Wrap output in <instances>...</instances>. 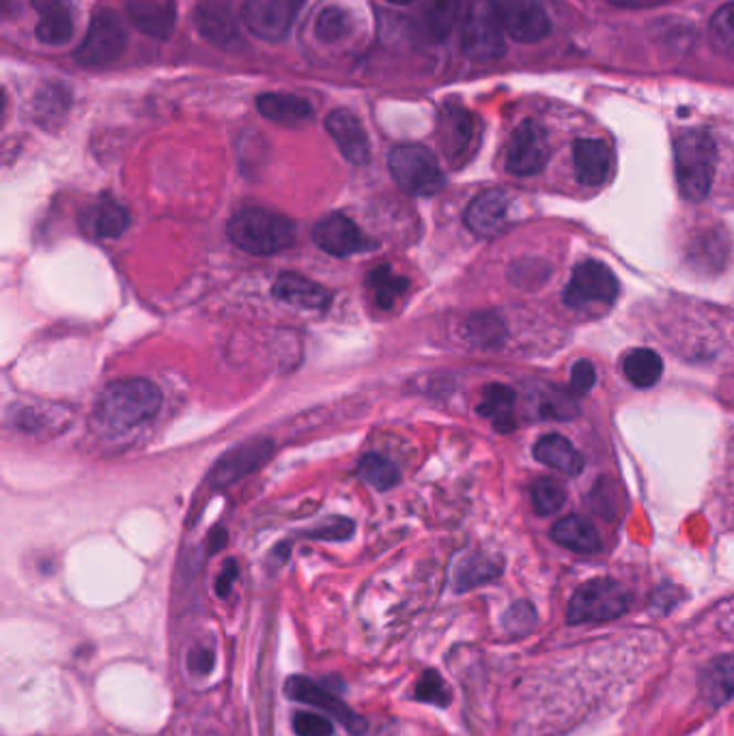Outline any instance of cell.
<instances>
[{
	"label": "cell",
	"instance_id": "obj_1",
	"mask_svg": "<svg viewBox=\"0 0 734 736\" xmlns=\"http://www.w3.org/2000/svg\"><path fill=\"white\" fill-rule=\"evenodd\" d=\"M162 405L160 388L141 377L119 380L103 388L98 398L99 420L117 431H125L151 420Z\"/></svg>",
	"mask_w": 734,
	"mask_h": 736
},
{
	"label": "cell",
	"instance_id": "obj_2",
	"mask_svg": "<svg viewBox=\"0 0 734 736\" xmlns=\"http://www.w3.org/2000/svg\"><path fill=\"white\" fill-rule=\"evenodd\" d=\"M231 242L248 254L270 256L295 242L294 220L263 207H244L227 224Z\"/></svg>",
	"mask_w": 734,
	"mask_h": 736
},
{
	"label": "cell",
	"instance_id": "obj_3",
	"mask_svg": "<svg viewBox=\"0 0 734 736\" xmlns=\"http://www.w3.org/2000/svg\"><path fill=\"white\" fill-rule=\"evenodd\" d=\"M717 147L706 130L691 128L675 139V166L679 190L687 200L698 202L709 197L715 179Z\"/></svg>",
	"mask_w": 734,
	"mask_h": 736
},
{
	"label": "cell",
	"instance_id": "obj_4",
	"mask_svg": "<svg viewBox=\"0 0 734 736\" xmlns=\"http://www.w3.org/2000/svg\"><path fill=\"white\" fill-rule=\"evenodd\" d=\"M388 168L394 184L409 197H434L446 184L438 157L423 145L392 149Z\"/></svg>",
	"mask_w": 734,
	"mask_h": 736
},
{
	"label": "cell",
	"instance_id": "obj_5",
	"mask_svg": "<svg viewBox=\"0 0 734 736\" xmlns=\"http://www.w3.org/2000/svg\"><path fill=\"white\" fill-rule=\"evenodd\" d=\"M629 603L632 594L621 582L610 578L590 580L571 596L567 609V623L590 625V623L616 620L629 609Z\"/></svg>",
	"mask_w": 734,
	"mask_h": 736
},
{
	"label": "cell",
	"instance_id": "obj_6",
	"mask_svg": "<svg viewBox=\"0 0 734 736\" xmlns=\"http://www.w3.org/2000/svg\"><path fill=\"white\" fill-rule=\"evenodd\" d=\"M125 46L128 31L121 15L110 7H98L74 56L83 67H108L123 54Z\"/></svg>",
	"mask_w": 734,
	"mask_h": 736
},
{
	"label": "cell",
	"instance_id": "obj_7",
	"mask_svg": "<svg viewBox=\"0 0 734 736\" xmlns=\"http://www.w3.org/2000/svg\"><path fill=\"white\" fill-rule=\"evenodd\" d=\"M481 121L459 103H446L438 119L441 153L452 168L465 166L481 145Z\"/></svg>",
	"mask_w": 734,
	"mask_h": 736
},
{
	"label": "cell",
	"instance_id": "obj_8",
	"mask_svg": "<svg viewBox=\"0 0 734 736\" xmlns=\"http://www.w3.org/2000/svg\"><path fill=\"white\" fill-rule=\"evenodd\" d=\"M504 29L500 26L490 0L474 2L468 20L461 26V50L474 63H493L506 54Z\"/></svg>",
	"mask_w": 734,
	"mask_h": 736
},
{
	"label": "cell",
	"instance_id": "obj_9",
	"mask_svg": "<svg viewBox=\"0 0 734 736\" xmlns=\"http://www.w3.org/2000/svg\"><path fill=\"white\" fill-rule=\"evenodd\" d=\"M504 33L517 44H539L551 31L543 0H490Z\"/></svg>",
	"mask_w": 734,
	"mask_h": 736
},
{
	"label": "cell",
	"instance_id": "obj_10",
	"mask_svg": "<svg viewBox=\"0 0 734 736\" xmlns=\"http://www.w3.org/2000/svg\"><path fill=\"white\" fill-rule=\"evenodd\" d=\"M302 2L304 0H244L242 22L263 42H283L294 29Z\"/></svg>",
	"mask_w": 734,
	"mask_h": 736
},
{
	"label": "cell",
	"instance_id": "obj_11",
	"mask_svg": "<svg viewBox=\"0 0 734 736\" xmlns=\"http://www.w3.org/2000/svg\"><path fill=\"white\" fill-rule=\"evenodd\" d=\"M549 153L545 128L533 119H526L511 134L504 166L515 177H535L549 162Z\"/></svg>",
	"mask_w": 734,
	"mask_h": 736
},
{
	"label": "cell",
	"instance_id": "obj_12",
	"mask_svg": "<svg viewBox=\"0 0 734 736\" xmlns=\"http://www.w3.org/2000/svg\"><path fill=\"white\" fill-rule=\"evenodd\" d=\"M616 297H618V281L614 272L599 261H584L582 265H578L565 289V304L569 308L612 304Z\"/></svg>",
	"mask_w": 734,
	"mask_h": 736
},
{
	"label": "cell",
	"instance_id": "obj_13",
	"mask_svg": "<svg viewBox=\"0 0 734 736\" xmlns=\"http://www.w3.org/2000/svg\"><path fill=\"white\" fill-rule=\"evenodd\" d=\"M285 693L295 702L317 706L319 711L328 713L335 722L343 724L351 735H364L366 733V719L358 715L353 708H349L341 697H337L332 691L317 685L315 681L306 677H292L285 683Z\"/></svg>",
	"mask_w": 734,
	"mask_h": 736
},
{
	"label": "cell",
	"instance_id": "obj_14",
	"mask_svg": "<svg viewBox=\"0 0 734 736\" xmlns=\"http://www.w3.org/2000/svg\"><path fill=\"white\" fill-rule=\"evenodd\" d=\"M195 24L200 37L216 48L233 50L242 44L238 15L229 0H198Z\"/></svg>",
	"mask_w": 734,
	"mask_h": 736
},
{
	"label": "cell",
	"instance_id": "obj_15",
	"mask_svg": "<svg viewBox=\"0 0 734 736\" xmlns=\"http://www.w3.org/2000/svg\"><path fill=\"white\" fill-rule=\"evenodd\" d=\"M313 240L332 256H351L375 248V242L369 240L344 213H330L319 220L313 231Z\"/></svg>",
	"mask_w": 734,
	"mask_h": 736
},
{
	"label": "cell",
	"instance_id": "obj_16",
	"mask_svg": "<svg viewBox=\"0 0 734 736\" xmlns=\"http://www.w3.org/2000/svg\"><path fill=\"white\" fill-rule=\"evenodd\" d=\"M326 130L337 143L339 151L343 153L344 160L353 166H364L371 160V143L369 136L360 123V119L347 110L337 108L326 117Z\"/></svg>",
	"mask_w": 734,
	"mask_h": 736
},
{
	"label": "cell",
	"instance_id": "obj_17",
	"mask_svg": "<svg viewBox=\"0 0 734 736\" xmlns=\"http://www.w3.org/2000/svg\"><path fill=\"white\" fill-rule=\"evenodd\" d=\"M272 448L274 446L267 440H252V442L227 452L211 470V476H209L211 485L227 487V485L240 481L242 476H248L250 472H254L256 468H261L270 459Z\"/></svg>",
	"mask_w": 734,
	"mask_h": 736
},
{
	"label": "cell",
	"instance_id": "obj_18",
	"mask_svg": "<svg viewBox=\"0 0 734 736\" xmlns=\"http://www.w3.org/2000/svg\"><path fill=\"white\" fill-rule=\"evenodd\" d=\"M130 22L151 40H168L177 24L175 0H125Z\"/></svg>",
	"mask_w": 734,
	"mask_h": 736
},
{
	"label": "cell",
	"instance_id": "obj_19",
	"mask_svg": "<svg viewBox=\"0 0 734 736\" xmlns=\"http://www.w3.org/2000/svg\"><path fill=\"white\" fill-rule=\"evenodd\" d=\"M511 198L504 190H487L474 198L465 211L468 229L479 238L497 235L508 220Z\"/></svg>",
	"mask_w": 734,
	"mask_h": 736
},
{
	"label": "cell",
	"instance_id": "obj_20",
	"mask_svg": "<svg viewBox=\"0 0 734 736\" xmlns=\"http://www.w3.org/2000/svg\"><path fill=\"white\" fill-rule=\"evenodd\" d=\"M576 177L587 188H599L612 173V149L605 141L580 139L573 145Z\"/></svg>",
	"mask_w": 734,
	"mask_h": 736
},
{
	"label": "cell",
	"instance_id": "obj_21",
	"mask_svg": "<svg viewBox=\"0 0 734 736\" xmlns=\"http://www.w3.org/2000/svg\"><path fill=\"white\" fill-rule=\"evenodd\" d=\"M272 292H274L276 299H281L285 304H292V306L304 308V310H317V312L328 310V306L332 301V294L326 287H321L319 283L308 281L299 274H294V272L281 274L276 278Z\"/></svg>",
	"mask_w": 734,
	"mask_h": 736
},
{
	"label": "cell",
	"instance_id": "obj_22",
	"mask_svg": "<svg viewBox=\"0 0 734 736\" xmlns=\"http://www.w3.org/2000/svg\"><path fill=\"white\" fill-rule=\"evenodd\" d=\"M40 13L35 29L44 46H65L74 35V13L67 0H31Z\"/></svg>",
	"mask_w": 734,
	"mask_h": 736
},
{
	"label": "cell",
	"instance_id": "obj_23",
	"mask_svg": "<svg viewBox=\"0 0 734 736\" xmlns=\"http://www.w3.org/2000/svg\"><path fill=\"white\" fill-rule=\"evenodd\" d=\"M474 0H427L423 11V24L434 42H443L457 29L463 26Z\"/></svg>",
	"mask_w": 734,
	"mask_h": 736
},
{
	"label": "cell",
	"instance_id": "obj_24",
	"mask_svg": "<svg viewBox=\"0 0 734 736\" xmlns=\"http://www.w3.org/2000/svg\"><path fill=\"white\" fill-rule=\"evenodd\" d=\"M700 695L706 704L720 708L734 697V655H724L706 663L698 679Z\"/></svg>",
	"mask_w": 734,
	"mask_h": 736
},
{
	"label": "cell",
	"instance_id": "obj_25",
	"mask_svg": "<svg viewBox=\"0 0 734 736\" xmlns=\"http://www.w3.org/2000/svg\"><path fill=\"white\" fill-rule=\"evenodd\" d=\"M256 110L272 123L278 125H304L313 119L315 110L308 99L294 94H263L256 98Z\"/></svg>",
	"mask_w": 734,
	"mask_h": 736
},
{
	"label": "cell",
	"instance_id": "obj_26",
	"mask_svg": "<svg viewBox=\"0 0 734 736\" xmlns=\"http://www.w3.org/2000/svg\"><path fill=\"white\" fill-rule=\"evenodd\" d=\"M551 539L582 556H592L601 551V537L596 528L587 517L580 515H569L556 521L551 528Z\"/></svg>",
	"mask_w": 734,
	"mask_h": 736
},
{
	"label": "cell",
	"instance_id": "obj_27",
	"mask_svg": "<svg viewBox=\"0 0 734 736\" xmlns=\"http://www.w3.org/2000/svg\"><path fill=\"white\" fill-rule=\"evenodd\" d=\"M535 457L543 465L554 468L567 476H578L584 470V457L567 438L556 433L540 438L535 446Z\"/></svg>",
	"mask_w": 734,
	"mask_h": 736
},
{
	"label": "cell",
	"instance_id": "obj_28",
	"mask_svg": "<svg viewBox=\"0 0 734 736\" xmlns=\"http://www.w3.org/2000/svg\"><path fill=\"white\" fill-rule=\"evenodd\" d=\"M479 414L490 418L493 429L500 433H511L517 429L515 418V393L504 384H490L483 391Z\"/></svg>",
	"mask_w": 734,
	"mask_h": 736
},
{
	"label": "cell",
	"instance_id": "obj_29",
	"mask_svg": "<svg viewBox=\"0 0 734 736\" xmlns=\"http://www.w3.org/2000/svg\"><path fill=\"white\" fill-rule=\"evenodd\" d=\"M89 220H91L94 233L98 238H103V240L119 238L130 227L128 209L110 197H103L99 200L98 205L89 211Z\"/></svg>",
	"mask_w": 734,
	"mask_h": 736
},
{
	"label": "cell",
	"instance_id": "obj_30",
	"mask_svg": "<svg viewBox=\"0 0 734 736\" xmlns=\"http://www.w3.org/2000/svg\"><path fill=\"white\" fill-rule=\"evenodd\" d=\"M625 377L636 388H653L664 375V362L653 349H634L625 358Z\"/></svg>",
	"mask_w": 734,
	"mask_h": 736
},
{
	"label": "cell",
	"instance_id": "obj_31",
	"mask_svg": "<svg viewBox=\"0 0 734 736\" xmlns=\"http://www.w3.org/2000/svg\"><path fill=\"white\" fill-rule=\"evenodd\" d=\"M689 256L695 263V267H706L715 272L728 259V238L722 231L709 229V233L695 235L693 244L689 248Z\"/></svg>",
	"mask_w": 734,
	"mask_h": 736
},
{
	"label": "cell",
	"instance_id": "obj_32",
	"mask_svg": "<svg viewBox=\"0 0 734 736\" xmlns=\"http://www.w3.org/2000/svg\"><path fill=\"white\" fill-rule=\"evenodd\" d=\"M500 573H502V567L487 556H468L465 560H461V564L454 571V590L465 592V590L483 586L491 580H495Z\"/></svg>",
	"mask_w": 734,
	"mask_h": 736
},
{
	"label": "cell",
	"instance_id": "obj_33",
	"mask_svg": "<svg viewBox=\"0 0 734 736\" xmlns=\"http://www.w3.org/2000/svg\"><path fill=\"white\" fill-rule=\"evenodd\" d=\"M407 287H409V281L403 276H396L388 265H380L377 270L369 274V289L373 294L375 304L384 310H391L394 301L407 292Z\"/></svg>",
	"mask_w": 734,
	"mask_h": 736
},
{
	"label": "cell",
	"instance_id": "obj_34",
	"mask_svg": "<svg viewBox=\"0 0 734 736\" xmlns=\"http://www.w3.org/2000/svg\"><path fill=\"white\" fill-rule=\"evenodd\" d=\"M360 479L375 491H388L398 485L401 474L391 459L382 454H366L358 465Z\"/></svg>",
	"mask_w": 734,
	"mask_h": 736
},
{
	"label": "cell",
	"instance_id": "obj_35",
	"mask_svg": "<svg viewBox=\"0 0 734 736\" xmlns=\"http://www.w3.org/2000/svg\"><path fill=\"white\" fill-rule=\"evenodd\" d=\"M709 42L720 56L734 61V2L720 7L709 22Z\"/></svg>",
	"mask_w": 734,
	"mask_h": 736
},
{
	"label": "cell",
	"instance_id": "obj_36",
	"mask_svg": "<svg viewBox=\"0 0 734 736\" xmlns=\"http://www.w3.org/2000/svg\"><path fill=\"white\" fill-rule=\"evenodd\" d=\"M315 37L324 44H339L344 40V35L351 31V15L344 11L343 7L330 4L319 11L315 18Z\"/></svg>",
	"mask_w": 734,
	"mask_h": 736
},
{
	"label": "cell",
	"instance_id": "obj_37",
	"mask_svg": "<svg viewBox=\"0 0 734 736\" xmlns=\"http://www.w3.org/2000/svg\"><path fill=\"white\" fill-rule=\"evenodd\" d=\"M530 499L539 515H551L562 508L567 495L562 485L556 483L554 479H539L530 485Z\"/></svg>",
	"mask_w": 734,
	"mask_h": 736
},
{
	"label": "cell",
	"instance_id": "obj_38",
	"mask_svg": "<svg viewBox=\"0 0 734 736\" xmlns=\"http://www.w3.org/2000/svg\"><path fill=\"white\" fill-rule=\"evenodd\" d=\"M537 625V609L528 601H517L504 614V629L511 636H526Z\"/></svg>",
	"mask_w": 734,
	"mask_h": 736
},
{
	"label": "cell",
	"instance_id": "obj_39",
	"mask_svg": "<svg viewBox=\"0 0 734 736\" xmlns=\"http://www.w3.org/2000/svg\"><path fill=\"white\" fill-rule=\"evenodd\" d=\"M416 700L429 702L436 706H448L450 704V689L443 683L440 674L436 670H427L414 689Z\"/></svg>",
	"mask_w": 734,
	"mask_h": 736
},
{
	"label": "cell",
	"instance_id": "obj_40",
	"mask_svg": "<svg viewBox=\"0 0 734 736\" xmlns=\"http://www.w3.org/2000/svg\"><path fill=\"white\" fill-rule=\"evenodd\" d=\"M35 106L42 117H63L65 110L69 108V94L63 87L52 85L37 96Z\"/></svg>",
	"mask_w": 734,
	"mask_h": 736
},
{
	"label": "cell",
	"instance_id": "obj_41",
	"mask_svg": "<svg viewBox=\"0 0 734 736\" xmlns=\"http://www.w3.org/2000/svg\"><path fill=\"white\" fill-rule=\"evenodd\" d=\"M294 733L297 736H332L335 726L328 717L299 711L294 715Z\"/></svg>",
	"mask_w": 734,
	"mask_h": 736
},
{
	"label": "cell",
	"instance_id": "obj_42",
	"mask_svg": "<svg viewBox=\"0 0 734 736\" xmlns=\"http://www.w3.org/2000/svg\"><path fill=\"white\" fill-rule=\"evenodd\" d=\"M540 414L545 418L569 420V418H573L578 414V407H576V403H573V398L569 394L554 393L540 403Z\"/></svg>",
	"mask_w": 734,
	"mask_h": 736
},
{
	"label": "cell",
	"instance_id": "obj_43",
	"mask_svg": "<svg viewBox=\"0 0 734 736\" xmlns=\"http://www.w3.org/2000/svg\"><path fill=\"white\" fill-rule=\"evenodd\" d=\"M470 337L479 344H495L500 339V321L490 315H476L470 321Z\"/></svg>",
	"mask_w": 734,
	"mask_h": 736
},
{
	"label": "cell",
	"instance_id": "obj_44",
	"mask_svg": "<svg viewBox=\"0 0 734 736\" xmlns=\"http://www.w3.org/2000/svg\"><path fill=\"white\" fill-rule=\"evenodd\" d=\"M355 526L351 519L344 517H332L330 521H324L317 530L310 532L313 539L319 540H344L353 535Z\"/></svg>",
	"mask_w": 734,
	"mask_h": 736
},
{
	"label": "cell",
	"instance_id": "obj_45",
	"mask_svg": "<svg viewBox=\"0 0 734 736\" xmlns=\"http://www.w3.org/2000/svg\"><path fill=\"white\" fill-rule=\"evenodd\" d=\"M596 384V369L590 360H578L571 369V386L580 394H588Z\"/></svg>",
	"mask_w": 734,
	"mask_h": 736
},
{
	"label": "cell",
	"instance_id": "obj_46",
	"mask_svg": "<svg viewBox=\"0 0 734 736\" xmlns=\"http://www.w3.org/2000/svg\"><path fill=\"white\" fill-rule=\"evenodd\" d=\"M240 575V569H238V562L235 560H227L224 562V569L216 582V592L218 596H229V592L233 589V582L238 580Z\"/></svg>",
	"mask_w": 734,
	"mask_h": 736
},
{
	"label": "cell",
	"instance_id": "obj_47",
	"mask_svg": "<svg viewBox=\"0 0 734 736\" xmlns=\"http://www.w3.org/2000/svg\"><path fill=\"white\" fill-rule=\"evenodd\" d=\"M190 668L195 670L196 674H209L213 668V652L207 648H200L193 652L190 657Z\"/></svg>",
	"mask_w": 734,
	"mask_h": 736
},
{
	"label": "cell",
	"instance_id": "obj_48",
	"mask_svg": "<svg viewBox=\"0 0 734 736\" xmlns=\"http://www.w3.org/2000/svg\"><path fill=\"white\" fill-rule=\"evenodd\" d=\"M612 7H618V9H655V7H661L670 0H607Z\"/></svg>",
	"mask_w": 734,
	"mask_h": 736
},
{
	"label": "cell",
	"instance_id": "obj_49",
	"mask_svg": "<svg viewBox=\"0 0 734 736\" xmlns=\"http://www.w3.org/2000/svg\"><path fill=\"white\" fill-rule=\"evenodd\" d=\"M224 545H227V530L218 526V528H213L211 535H209V549H211V553H216V551H220Z\"/></svg>",
	"mask_w": 734,
	"mask_h": 736
},
{
	"label": "cell",
	"instance_id": "obj_50",
	"mask_svg": "<svg viewBox=\"0 0 734 736\" xmlns=\"http://www.w3.org/2000/svg\"><path fill=\"white\" fill-rule=\"evenodd\" d=\"M386 2H391V4H398V7H407V4H414L416 0H386Z\"/></svg>",
	"mask_w": 734,
	"mask_h": 736
}]
</instances>
